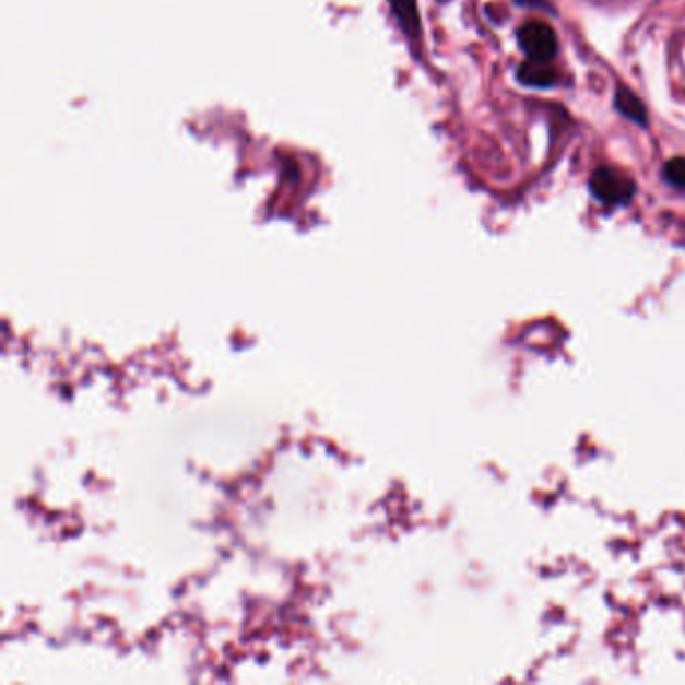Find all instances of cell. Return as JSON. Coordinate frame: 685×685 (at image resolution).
Listing matches in <instances>:
<instances>
[{
  "label": "cell",
  "mask_w": 685,
  "mask_h": 685,
  "mask_svg": "<svg viewBox=\"0 0 685 685\" xmlns=\"http://www.w3.org/2000/svg\"><path fill=\"white\" fill-rule=\"evenodd\" d=\"M589 187L591 193L605 205H627L634 200L637 189L627 175L607 165H601L593 172Z\"/></svg>",
  "instance_id": "6da1fadb"
},
{
  "label": "cell",
  "mask_w": 685,
  "mask_h": 685,
  "mask_svg": "<svg viewBox=\"0 0 685 685\" xmlns=\"http://www.w3.org/2000/svg\"><path fill=\"white\" fill-rule=\"evenodd\" d=\"M519 45L529 61L548 62L557 55V37L547 23H529L519 31Z\"/></svg>",
  "instance_id": "7a4b0ae2"
},
{
  "label": "cell",
  "mask_w": 685,
  "mask_h": 685,
  "mask_svg": "<svg viewBox=\"0 0 685 685\" xmlns=\"http://www.w3.org/2000/svg\"><path fill=\"white\" fill-rule=\"evenodd\" d=\"M517 79L527 87H551L557 83V71L548 62L527 61L519 67Z\"/></svg>",
  "instance_id": "3957f363"
},
{
  "label": "cell",
  "mask_w": 685,
  "mask_h": 685,
  "mask_svg": "<svg viewBox=\"0 0 685 685\" xmlns=\"http://www.w3.org/2000/svg\"><path fill=\"white\" fill-rule=\"evenodd\" d=\"M615 109L622 113L623 117L631 119L634 123L646 127L648 125V109L646 105L641 103V99L637 97L634 91H629L627 87L619 85L615 91Z\"/></svg>",
  "instance_id": "277c9868"
},
{
  "label": "cell",
  "mask_w": 685,
  "mask_h": 685,
  "mask_svg": "<svg viewBox=\"0 0 685 685\" xmlns=\"http://www.w3.org/2000/svg\"><path fill=\"white\" fill-rule=\"evenodd\" d=\"M392 13L399 21L400 28L411 38L421 37V14H418V4L416 0H390Z\"/></svg>",
  "instance_id": "5b68a950"
},
{
  "label": "cell",
  "mask_w": 685,
  "mask_h": 685,
  "mask_svg": "<svg viewBox=\"0 0 685 685\" xmlns=\"http://www.w3.org/2000/svg\"><path fill=\"white\" fill-rule=\"evenodd\" d=\"M663 179L673 187L685 189V157H673L663 167Z\"/></svg>",
  "instance_id": "8992f818"
}]
</instances>
